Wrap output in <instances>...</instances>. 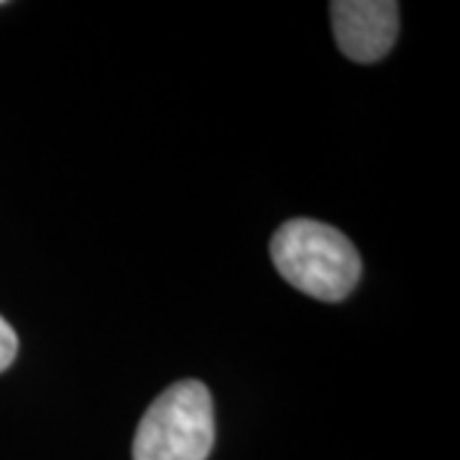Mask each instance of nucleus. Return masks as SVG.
<instances>
[{
	"mask_svg": "<svg viewBox=\"0 0 460 460\" xmlns=\"http://www.w3.org/2000/svg\"><path fill=\"white\" fill-rule=\"evenodd\" d=\"M213 443V396L202 381L184 378L156 396L141 417L133 460H208Z\"/></svg>",
	"mask_w": 460,
	"mask_h": 460,
	"instance_id": "f03ea898",
	"label": "nucleus"
},
{
	"mask_svg": "<svg viewBox=\"0 0 460 460\" xmlns=\"http://www.w3.org/2000/svg\"><path fill=\"white\" fill-rule=\"evenodd\" d=\"M18 353L16 330L11 328L3 317H0V371H5Z\"/></svg>",
	"mask_w": 460,
	"mask_h": 460,
	"instance_id": "20e7f679",
	"label": "nucleus"
},
{
	"mask_svg": "<svg viewBox=\"0 0 460 460\" xmlns=\"http://www.w3.org/2000/svg\"><path fill=\"white\" fill-rule=\"evenodd\" d=\"M271 259L279 274L320 302H341L361 279V256L338 228L295 217L271 238Z\"/></svg>",
	"mask_w": 460,
	"mask_h": 460,
	"instance_id": "f257e3e1",
	"label": "nucleus"
},
{
	"mask_svg": "<svg viewBox=\"0 0 460 460\" xmlns=\"http://www.w3.org/2000/svg\"><path fill=\"white\" fill-rule=\"evenodd\" d=\"M330 18L341 51L361 65L384 59L399 33V3L394 0H335L330 3Z\"/></svg>",
	"mask_w": 460,
	"mask_h": 460,
	"instance_id": "7ed1b4c3",
	"label": "nucleus"
}]
</instances>
